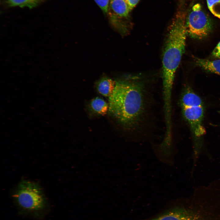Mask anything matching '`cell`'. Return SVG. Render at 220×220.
I'll list each match as a JSON object with an SVG mask.
<instances>
[{
  "mask_svg": "<svg viewBox=\"0 0 220 220\" xmlns=\"http://www.w3.org/2000/svg\"><path fill=\"white\" fill-rule=\"evenodd\" d=\"M212 55L215 58L220 59V41L213 50Z\"/></svg>",
  "mask_w": 220,
  "mask_h": 220,
  "instance_id": "14",
  "label": "cell"
},
{
  "mask_svg": "<svg viewBox=\"0 0 220 220\" xmlns=\"http://www.w3.org/2000/svg\"><path fill=\"white\" fill-rule=\"evenodd\" d=\"M43 0H6V3L9 7H27L32 9L36 7Z\"/></svg>",
  "mask_w": 220,
  "mask_h": 220,
  "instance_id": "11",
  "label": "cell"
},
{
  "mask_svg": "<svg viewBox=\"0 0 220 220\" xmlns=\"http://www.w3.org/2000/svg\"><path fill=\"white\" fill-rule=\"evenodd\" d=\"M130 11L127 0H110L107 14L110 23L122 35L128 30L122 19L128 17Z\"/></svg>",
  "mask_w": 220,
  "mask_h": 220,
  "instance_id": "6",
  "label": "cell"
},
{
  "mask_svg": "<svg viewBox=\"0 0 220 220\" xmlns=\"http://www.w3.org/2000/svg\"><path fill=\"white\" fill-rule=\"evenodd\" d=\"M130 11L138 4L139 0H127Z\"/></svg>",
  "mask_w": 220,
  "mask_h": 220,
  "instance_id": "15",
  "label": "cell"
},
{
  "mask_svg": "<svg viewBox=\"0 0 220 220\" xmlns=\"http://www.w3.org/2000/svg\"><path fill=\"white\" fill-rule=\"evenodd\" d=\"M187 198L186 199V215H187V207H186V202H187Z\"/></svg>",
  "mask_w": 220,
  "mask_h": 220,
  "instance_id": "16",
  "label": "cell"
},
{
  "mask_svg": "<svg viewBox=\"0 0 220 220\" xmlns=\"http://www.w3.org/2000/svg\"><path fill=\"white\" fill-rule=\"evenodd\" d=\"M13 196L20 206L25 210H39L45 205V199L41 189L37 184L30 182L22 181Z\"/></svg>",
  "mask_w": 220,
  "mask_h": 220,
  "instance_id": "5",
  "label": "cell"
},
{
  "mask_svg": "<svg viewBox=\"0 0 220 220\" xmlns=\"http://www.w3.org/2000/svg\"><path fill=\"white\" fill-rule=\"evenodd\" d=\"M186 14L179 11L173 20L167 35L162 59L163 99L171 100L176 70L185 52L186 35Z\"/></svg>",
  "mask_w": 220,
  "mask_h": 220,
  "instance_id": "2",
  "label": "cell"
},
{
  "mask_svg": "<svg viewBox=\"0 0 220 220\" xmlns=\"http://www.w3.org/2000/svg\"><path fill=\"white\" fill-rule=\"evenodd\" d=\"M151 220H186L184 205L182 204L175 207Z\"/></svg>",
  "mask_w": 220,
  "mask_h": 220,
  "instance_id": "9",
  "label": "cell"
},
{
  "mask_svg": "<svg viewBox=\"0 0 220 220\" xmlns=\"http://www.w3.org/2000/svg\"><path fill=\"white\" fill-rule=\"evenodd\" d=\"M196 64L205 71L220 75V59L213 61L195 57Z\"/></svg>",
  "mask_w": 220,
  "mask_h": 220,
  "instance_id": "8",
  "label": "cell"
},
{
  "mask_svg": "<svg viewBox=\"0 0 220 220\" xmlns=\"http://www.w3.org/2000/svg\"><path fill=\"white\" fill-rule=\"evenodd\" d=\"M97 5L105 13H107L110 0H94Z\"/></svg>",
  "mask_w": 220,
  "mask_h": 220,
  "instance_id": "13",
  "label": "cell"
},
{
  "mask_svg": "<svg viewBox=\"0 0 220 220\" xmlns=\"http://www.w3.org/2000/svg\"><path fill=\"white\" fill-rule=\"evenodd\" d=\"M183 117L189 126L193 135L200 138L205 134L203 121L204 106L201 98L189 87L184 89L180 100Z\"/></svg>",
  "mask_w": 220,
  "mask_h": 220,
  "instance_id": "3",
  "label": "cell"
},
{
  "mask_svg": "<svg viewBox=\"0 0 220 220\" xmlns=\"http://www.w3.org/2000/svg\"><path fill=\"white\" fill-rule=\"evenodd\" d=\"M116 81L106 76H104L97 81L95 84L98 92L103 96L109 97L114 90Z\"/></svg>",
  "mask_w": 220,
  "mask_h": 220,
  "instance_id": "7",
  "label": "cell"
},
{
  "mask_svg": "<svg viewBox=\"0 0 220 220\" xmlns=\"http://www.w3.org/2000/svg\"><path fill=\"white\" fill-rule=\"evenodd\" d=\"M207 6L211 12L220 19V0H206Z\"/></svg>",
  "mask_w": 220,
  "mask_h": 220,
  "instance_id": "12",
  "label": "cell"
},
{
  "mask_svg": "<svg viewBox=\"0 0 220 220\" xmlns=\"http://www.w3.org/2000/svg\"><path fill=\"white\" fill-rule=\"evenodd\" d=\"M143 82L132 77L116 81L109 97L110 114L134 133L135 142L145 141L138 130L145 122L150 105L149 92Z\"/></svg>",
  "mask_w": 220,
  "mask_h": 220,
  "instance_id": "1",
  "label": "cell"
},
{
  "mask_svg": "<svg viewBox=\"0 0 220 220\" xmlns=\"http://www.w3.org/2000/svg\"><path fill=\"white\" fill-rule=\"evenodd\" d=\"M187 34L192 38L201 40L208 36L213 28L212 20L201 5H194L186 15Z\"/></svg>",
  "mask_w": 220,
  "mask_h": 220,
  "instance_id": "4",
  "label": "cell"
},
{
  "mask_svg": "<svg viewBox=\"0 0 220 220\" xmlns=\"http://www.w3.org/2000/svg\"><path fill=\"white\" fill-rule=\"evenodd\" d=\"M90 106L93 112L99 115H105L109 109V105L99 97L93 99L90 101Z\"/></svg>",
  "mask_w": 220,
  "mask_h": 220,
  "instance_id": "10",
  "label": "cell"
}]
</instances>
